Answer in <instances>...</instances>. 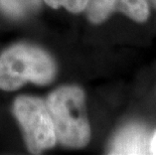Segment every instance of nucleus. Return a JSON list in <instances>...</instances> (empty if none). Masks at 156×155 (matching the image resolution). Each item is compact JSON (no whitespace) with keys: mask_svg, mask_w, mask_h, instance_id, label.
I'll return each instance as SVG.
<instances>
[{"mask_svg":"<svg viewBox=\"0 0 156 155\" xmlns=\"http://www.w3.org/2000/svg\"><path fill=\"white\" fill-rule=\"evenodd\" d=\"M55 72L52 58L34 45H13L0 55V89L3 91H15L27 82L48 85Z\"/></svg>","mask_w":156,"mask_h":155,"instance_id":"f03ea898","label":"nucleus"},{"mask_svg":"<svg viewBox=\"0 0 156 155\" xmlns=\"http://www.w3.org/2000/svg\"><path fill=\"white\" fill-rule=\"evenodd\" d=\"M46 107L55 137L64 146L83 148L89 143L91 129L86 113L85 94L76 86H65L49 95Z\"/></svg>","mask_w":156,"mask_h":155,"instance_id":"f257e3e1","label":"nucleus"},{"mask_svg":"<svg viewBox=\"0 0 156 155\" xmlns=\"http://www.w3.org/2000/svg\"><path fill=\"white\" fill-rule=\"evenodd\" d=\"M39 0H0V9L13 17H20L36 9Z\"/></svg>","mask_w":156,"mask_h":155,"instance_id":"39448f33","label":"nucleus"},{"mask_svg":"<svg viewBox=\"0 0 156 155\" xmlns=\"http://www.w3.org/2000/svg\"><path fill=\"white\" fill-rule=\"evenodd\" d=\"M121 9L136 21L142 22L148 18L149 9L146 0H121Z\"/></svg>","mask_w":156,"mask_h":155,"instance_id":"0eeeda50","label":"nucleus"},{"mask_svg":"<svg viewBox=\"0 0 156 155\" xmlns=\"http://www.w3.org/2000/svg\"><path fill=\"white\" fill-rule=\"evenodd\" d=\"M151 136L144 126L132 124L122 129L111 144L110 154H150Z\"/></svg>","mask_w":156,"mask_h":155,"instance_id":"20e7f679","label":"nucleus"},{"mask_svg":"<svg viewBox=\"0 0 156 155\" xmlns=\"http://www.w3.org/2000/svg\"><path fill=\"white\" fill-rule=\"evenodd\" d=\"M152 1H153V3L156 5V0H152Z\"/></svg>","mask_w":156,"mask_h":155,"instance_id":"9d476101","label":"nucleus"},{"mask_svg":"<svg viewBox=\"0 0 156 155\" xmlns=\"http://www.w3.org/2000/svg\"><path fill=\"white\" fill-rule=\"evenodd\" d=\"M13 113L22 128L29 152L38 154L55 146L56 137L54 123L44 101L20 96L14 101Z\"/></svg>","mask_w":156,"mask_h":155,"instance_id":"7ed1b4c3","label":"nucleus"},{"mask_svg":"<svg viewBox=\"0 0 156 155\" xmlns=\"http://www.w3.org/2000/svg\"><path fill=\"white\" fill-rule=\"evenodd\" d=\"M149 152H150V154L156 155V131H155V133L151 136V139H150V147H149Z\"/></svg>","mask_w":156,"mask_h":155,"instance_id":"1a4fd4ad","label":"nucleus"},{"mask_svg":"<svg viewBox=\"0 0 156 155\" xmlns=\"http://www.w3.org/2000/svg\"><path fill=\"white\" fill-rule=\"evenodd\" d=\"M118 0H89L88 16L94 23H100L111 14Z\"/></svg>","mask_w":156,"mask_h":155,"instance_id":"423d86ee","label":"nucleus"},{"mask_svg":"<svg viewBox=\"0 0 156 155\" xmlns=\"http://www.w3.org/2000/svg\"><path fill=\"white\" fill-rule=\"evenodd\" d=\"M52 8L65 7L67 10L79 13L87 7L89 0H44Z\"/></svg>","mask_w":156,"mask_h":155,"instance_id":"6e6552de","label":"nucleus"}]
</instances>
